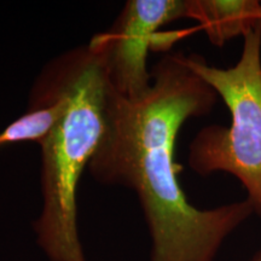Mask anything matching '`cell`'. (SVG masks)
<instances>
[{"instance_id": "3957f363", "label": "cell", "mask_w": 261, "mask_h": 261, "mask_svg": "<svg viewBox=\"0 0 261 261\" xmlns=\"http://www.w3.org/2000/svg\"><path fill=\"white\" fill-rule=\"evenodd\" d=\"M187 63L224 100L231 125L202 128L189 146L188 162L197 174L233 175L247 192L246 200L261 218V24L243 35L240 60L218 68L197 54Z\"/></svg>"}, {"instance_id": "7a4b0ae2", "label": "cell", "mask_w": 261, "mask_h": 261, "mask_svg": "<svg viewBox=\"0 0 261 261\" xmlns=\"http://www.w3.org/2000/svg\"><path fill=\"white\" fill-rule=\"evenodd\" d=\"M71 51L69 103L40 144L42 207L33 228L50 261H87L77 227V185L107 129L110 85L102 47L91 40Z\"/></svg>"}, {"instance_id": "6da1fadb", "label": "cell", "mask_w": 261, "mask_h": 261, "mask_svg": "<svg viewBox=\"0 0 261 261\" xmlns=\"http://www.w3.org/2000/svg\"><path fill=\"white\" fill-rule=\"evenodd\" d=\"M139 99L110 87L107 129L89 165L94 180L132 189L148 224L150 261H214L225 241L254 214L247 200L201 210L179 182L175 142L191 117L208 115L218 93L171 52L154 65Z\"/></svg>"}, {"instance_id": "5b68a950", "label": "cell", "mask_w": 261, "mask_h": 261, "mask_svg": "<svg viewBox=\"0 0 261 261\" xmlns=\"http://www.w3.org/2000/svg\"><path fill=\"white\" fill-rule=\"evenodd\" d=\"M187 18L200 23L212 45L223 47L261 24L259 0H187Z\"/></svg>"}, {"instance_id": "8992f818", "label": "cell", "mask_w": 261, "mask_h": 261, "mask_svg": "<svg viewBox=\"0 0 261 261\" xmlns=\"http://www.w3.org/2000/svg\"><path fill=\"white\" fill-rule=\"evenodd\" d=\"M250 261H261V249L252 257V260Z\"/></svg>"}, {"instance_id": "277c9868", "label": "cell", "mask_w": 261, "mask_h": 261, "mask_svg": "<svg viewBox=\"0 0 261 261\" xmlns=\"http://www.w3.org/2000/svg\"><path fill=\"white\" fill-rule=\"evenodd\" d=\"M187 18V0H128L109 31L91 40L103 50L108 81L127 99L144 97L152 84L148 54L154 50L159 29Z\"/></svg>"}]
</instances>
